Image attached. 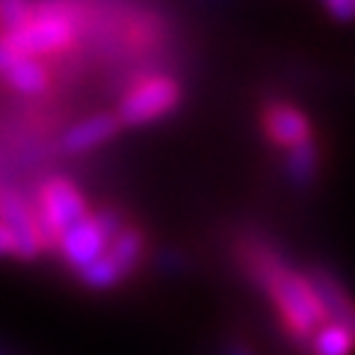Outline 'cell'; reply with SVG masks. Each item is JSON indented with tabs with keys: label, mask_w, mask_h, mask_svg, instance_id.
Returning a JSON list of instances; mask_svg holds the SVG:
<instances>
[{
	"label": "cell",
	"mask_w": 355,
	"mask_h": 355,
	"mask_svg": "<svg viewBox=\"0 0 355 355\" xmlns=\"http://www.w3.org/2000/svg\"><path fill=\"white\" fill-rule=\"evenodd\" d=\"M237 261L246 272V279L270 299L284 335L299 349H308V340L314 338V331L329 323L326 302L320 296L314 279H311V272L284 263L282 254L258 237L237 240Z\"/></svg>",
	"instance_id": "obj_1"
},
{
	"label": "cell",
	"mask_w": 355,
	"mask_h": 355,
	"mask_svg": "<svg viewBox=\"0 0 355 355\" xmlns=\"http://www.w3.org/2000/svg\"><path fill=\"white\" fill-rule=\"evenodd\" d=\"M77 18L69 3H42L18 30L3 33V51L30 53V57H53L74 44Z\"/></svg>",
	"instance_id": "obj_2"
},
{
	"label": "cell",
	"mask_w": 355,
	"mask_h": 355,
	"mask_svg": "<svg viewBox=\"0 0 355 355\" xmlns=\"http://www.w3.org/2000/svg\"><path fill=\"white\" fill-rule=\"evenodd\" d=\"M0 249L18 261H36L48 249L36 202L30 205L15 187L0 193Z\"/></svg>",
	"instance_id": "obj_3"
},
{
	"label": "cell",
	"mask_w": 355,
	"mask_h": 355,
	"mask_svg": "<svg viewBox=\"0 0 355 355\" xmlns=\"http://www.w3.org/2000/svg\"><path fill=\"white\" fill-rule=\"evenodd\" d=\"M128 222L121 219L119 210L113 207H104V210H95V214H86L80 222L65 231L57 243V252L62 254V261L71 266V270L80 272L83 266H89L92 261H98L101 254L110 249V243L125 228Z\"/></svg>",
	"instance_id": "obj_4"
},
{
	"label": "cell",
	"mask_w": 355,
	"mask_h": 355,
	"mask_svg": "<svg viewBox=\"0 0 355 355\" xmlns=\"http://www.w3.org/2000/svg\"><path fill=\"white\" fill-rule=\"evenodd\" d=\"M181 83L169 74H146L139 80H133L130 89L121 95L119 101V116L125 121V128H142L154 125L163 116H169L181 104Z\"/></svg>",
	"instance_id": "obj_5"
},
{
	"label": "cell",
	"mask_w": 355,
	"mask_h": 355,
	"mask_svg": "<svg viewBox=\"0 0 355 355\" xmlns=\"http://www.w3.org/2000/svg\"><path fill=\"white\" fill-rule=\"evenodd\" d=\"M36 210H39V219L44 228L48 249H57V243L65 231L74 222H80L86 214H92L83 190L65 175H51L48 181H42L36 193Z\"/></svg>",
	"instance_id": "obj_6"
},
{
	"label": "cell",
	"mask_w": 355,
	"mask_h": 355,
	"mask_svg": "<svg viewBox=\"0 0 355 355\" xmlns=\"http://www.w3.org/2000/svg\"><path fill=\"white\" fill-rule=\"evenodd\" d=\"M261 128L263 137L279 148H293L299 142H305L314 137V125H311V116L302 113L299 107L287 104V101H270L261 113Z\"/></svg>",
	"instance_id": "obj_7"
},
{
	"label": "cell",
	"mask_w": 355,
	"mask_h": 355,
	"mask_svg": "<svg viewBox=\"0 0 355 355\" xmlns=\"http://www.w3.org/2000/svg\"><path fill=\"white\" fill-rule=\"evenodd\" d=\"M125 128V121H121L119 110L116 113H92L80 121H74V125L62 133L60 139V148L65 154H92L95 148L107 146L113 137H119V130Z\"/></svg>",
	"instance_id": "obj_8"
},
{
	"label": "cell",
	"mask_w": 355,
	"mask_h": 355,
	"mask_svg": "<svg viewBox=\"0 0 355 355\" xmlns=\"http://www.w3.org/2000/svg\"><path fill=\"white\" fill-rule=\"evenodd\" d=\"M0 62H3V77H6L9 89H15L18 95H44L48 92L51 74L44 69L42 57L0 51Z\"/></svg>",
	"instance_id": "obj_9"
},
{
	"label": "cell",
	"mask_w": 355,
	"mask_h": 355,
	"mask_svg": "<svg viewBox=\"0 0 355 355\" xmlns=\"http://www.w3.org/2000/svg\"><path fill=\"white\" fill-rule=\"evenodd\" d=\"M308 272H311V279H314L317 291L326 302L329 320H338V323L355 329V299L347 291V284H343L331 270H326V266H311Z\"/></svg>",
	"instance_id": "obj_10"
},
{
	"label": "cell",
	"mask_w": 355,
	"mask_h": 355,
	"mask_svg": "<svg viewBox=\"0 0 355 355\" xmlns=\"http://www.w3.org/2000/svg\"><path fill=\"white\" fill-rule=\"evenodd\" d=\"M142 252H146V234L137 228V225H125L113 237L110 249L104 252V258L113 263V270L121 275V282L137 270L139 261H142Z\"/></svg>",
	"instance_id": "obj_11"
},
{
	"label": "cell",
	"mask_w": 355,
	"mask_h": 355,
	"mask_svg": "<svg viewBox=\"0 0 355 355\" xmlns=\"http://www.w3.org/2000/svg\"><path fill=\"white\" fill-rule=\"evenodd\" d=\"M308 355H355V329L329 320L308 340Z\"/></svg>",
	"instance_id": "obj_12"
},
{
	"label": "cell",
	"mask_w": 355,
	"mask_h": 355,
	"mask_svg": "<svg viewBox=\"0 0 355 355\" xmlns=\"http://www.w3.org/2000/svg\"><path fill=\"white\" fill-rule=\"evenodd\" d=\"M317 172H320V148H317L314 137L299 142L293 148H287V178H291L296 187L314 184Z\"/></svg>",
	"instance_id": "obj_13"
},
{
	"label": "cell",
	"mask_w": 355,
	"mask_h": 355,
	"mask_svg": "<svg viewBox=\"0 0 355 355\" xmlns=\"http://www.w3.org/2000/svg\"><path fill=\"white\" fill-rule=\"evenodd\" d=\"M36 12V6L30 0H0V21H3V30H18L24 27L27 21Z\"/></svg>",
	"instance_id": "obj_14"
},
{
	"label": "cell",
	"mask_w": 355,
	"mask_h": 355,
	"mask_svg": "<svg viewBox=\"0 0 355 355\" xmlns=\"http://www.w3.org/2000/svg\"><path fill=\"white\" fill-rule=\"evenodd\" d=\"M323 6L329 9V15L338 18V21H352L355 18V0H323Z\"/></svg>",
	"instance_id": "obj_15"
},
{
	"label": "cell",
	"mask_w": 355,
	"mask_h": 355,
	"mask_svg": "<svg viewBox=\"0 0 355 355\" xmlns=\"http://www.w3.org/2000/svg\"><path fill=\"white\" fill-rule=\"evenodd\" d=\"M222 355H254L249 347H243V343H225V347H222Z\"/></svg>",
	"instance_id": "obj_16"
}]
</instances>
